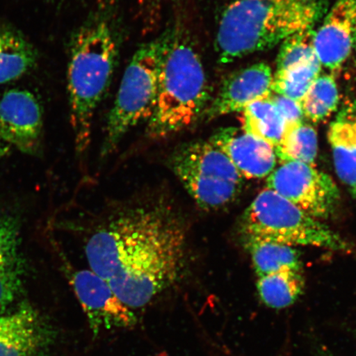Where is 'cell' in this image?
<instances>
[{
  "instance_id": "obj_1",
  "label": "cell",
  "mask_w": 356,
  "mask_h": 356,
  "mask_svg": "<svg viewBox=\"0 0 356 356\" xmlns=\"http://www.w3.org/2000/svg\"><path fill=\"white\" fill-rule=\"evenodd\" d=\"M188 222L164 198L117 209L88 235L89 269L124 305L143 308L180 283L191 270Z\"/></svg>"
},
{
  "instance_id": "obj_2",
  "label": "cell",
  "mask_w": 356,
  "mask_h": 356,
  "mask_svg": "<svg viewBox=\"0 0 356 356\" xmlns=\"http://www.w3.org/2000/svg\"><path fill=\"white\" fill-rule=\"evenodd\" d=\"M119 49L118 24L109 7H99L89 13L70 39V121L79 154L90 145L93 118L110 87Z\"/></svg>"
},
{
  "instance_id": "obj_3",
  "label": "cell",
  "mask_w": 356,
  "mask_h": 356,
  "mask_svg": "<svg viewBox=\"0 0 356 356\" xmlns=\"http://www.w3.org/2000/svg\"><path fill=\"white\" fill-rule=\"evenodd\" d=\"M323 0H235L221 13L216 51L222 64L268 50L313 29Z\"/></svg>"
},
{
  "instance_id": "obj_4",
  "label": "cell",
  "mask_w": 356,
  "mask_h": 356,
  "mask_svg": "<svg viewBox=\"0 0 356 356\" xmlns=\"http://www.w3.org/2000/svg\"><path fill=\"white\" fill-rule=\"evenodd\" d=\"M160 70L157 100L147 122L146 135L161 140L195 126L211 102L202 58L185 26L177 22Z\"/></svg>"
},
{
  "instance_id": "obj_5",
  "label": "cell",
  "mask_w": 356,
  "mask_h": 356,
  "mask_svg": "<svg viewBox=\"0 0 356 356\" xmlns=\"http://www.w3.org/2000/svg\"><path fill=\"white\" fill-rule=\"evenodd\" d=\"M240 232L243 241L261 240L291 247L350 251L339 234L268 188L261 191L243 213Z\"/></svg>"
},
{
  "instance_id": "obj_6",
  "label": "cell",
  "mask_w": 356,
  "mask_h": 356,
  "mask_svg": "<svg viewBox=\"0 0 356 356\" xmlns=\"http://www.w3.org/2000/svg\"><path fill=\"white\" fill-rule=\"evenodd\" d=\"M169 35L168 29L153 41L142 44L124 71L114 105L106 119L101 149L102 158L113 154L133 127L148 122L152 115Z\"/></svg>"
},
{
  "instance_id": "obj_7",
  "label": "cell",
  "mask_w": 356,
  "mask_h": 356,
  "mask_svg": "<svg viewBox=\"0 0 356 356\" xmlns=\"http://www.w3.org/2000/svg\"><path fill=\"white\" fill-rule=\"evenodd\" d=\"M168 166L203 211H218L241 193L243 177L229 159L210 140L178 145Z\"/></svg>"
},
{
  "instance_id": "obj_8",
  "label": "cell",
  "mask_w": 356,
  "mask_h": 356,
  "mask_svg": "<svg viewBox=\"0 0 356 356\" xmlns=\"http://www.w3.org/2000/svg\"><path fill=\"white\" fill-rule=\"evenodd\" d=\"M266 188L273 190L315 219H327L340 202L332 178L314 165L300 162L280 164L267 177Z\"/></svg>"
},
{
  "instance_id": "obj_9",
  "label": "cell",
  "mask_w": 356,
  "mask_h": 356,
  "mask_svg": "<svg viewBox=\"0 0 356 356\" xmlns=\"http://www.w3.org/2000/svg\"><path fill=\"white\" fill-rule=\"evenodd\" d=\"M66 277L97 336L102 330L130 328L137 319L133 309L119 299L105 280L90 269H77L64 264Z\"/></svg>"
},
{
  "instance_id": "obj_10",
  "label": "cell",
  "mask_w": 356,
  "mask_h": 356,
  "mask_svg": "<svg viewBox=\"0 0 356 356\" xmlns=\"http://www.w3.org/2000/svg\"><path fill=\"white\" fill-rule=\"evenodd\" d=\"M42 106L32 92L11 89L0 96V140L26 154L42 145Z\"/></svg>"
},
{
  "instance_id": "obj_11",
  "label": "cell",
  "mask_w": 356,
  "mask_h": 356,
  "mask_svg": "<svg viewBox=\"0 0 356 356\" xmlns=\"http://www.w3.org/2000/svg\"><path fill=\"white\" fill-rule=\"evenodd\" d=\"M274 74L268 64L256 63L230 74L211 100L204 119L212 120L242 113L252 102L268 99L273 95Z\"/></svg>"
},
{
  "instance_id": "obj_12",
  "label": "cell",
  "mask_w": 356,
  "mask_h": 356,
  "mask_svg": "<svg viewBox=\"0 0 356 356\" xmlns=\"http://www.w3.org/2000/svg\"><path fill=\"white\" fill-rule=\"evenodd\" d=\"M356 0H337L314 35L316 56L323 68L337 72L354 47Z\"/></svg>"
},
{
  "instance_id": "obj_13",
  "label": "cell",
  "mask_w": 356,
  "mask_h": 356,
  "mask_svg": "<svg viewBox=\"0 0 356 356\" xmlns=\"http://www.w3.org/2000/svg\"><path fill=\"white\" fill-rule=\"evenodd\" d=\"M209 140L229 159L243 178L260 179L268 177L277 167L274 147L241 128L220 129Z\"/></svg>"
},
{
  "instance_id": "obj_14",
  "label": "cell",
  "mask_w": 356,
  "mask_h": 356,
  "mask_svg": "<svg viewBox=\"0 0 356 356\" xmlns=\"http://www.w3.org/2000/svg\"><path fill=\"white\" fill-rule=\"evenodd\" d=\"M46 339V327L32 307L0 314V356H33Z\"/></svg>"
},
{
  "instance_id": "obj_15",
  "label": "cell",
  "mask_w": 356,
  "mask_h": 356,
  "mask_svg": "<svg viewBox=\"0 0 356 356\" xmlns=\"http://www.w3.org/2000/svg\"><path fill=\"white\" fill-rule=\"evenodd\" d=\"M26 270L19 224L13 217L0 216V309L20 295Z\"/></svg>"
},
{
  "instance_id": "obj_16",
  "label": "cell",
  "mask_w": 356,
  "mask_h": 356,
  "mask_svg": "<svg viewBox=\"0 0 356 356\" xmlns=\"http://www.w3.org/2000/svg\"><path fill=\"white\" fill-rule=\"evenodd\" d=\"M38 62L34 47L19 31L0 24V84L15 81Z\"/></svg>"
},
{
  "instance_id": "obj_17",
  "label": "cell",
  "mask_w": 356,
  "mask_h": 356,
  "mask_svg": "<svg viewBox=\"0 0 356 356\" xmlns=\"http://www.w3.org/2000/svg\"><path fill=\"white\" fill-rule=\"evenodd\" d=\"M328 141L337 175L356 197V118L341 119L332 123Z\"/></svg>"
},
{
  "instance_id": "obj_18",
  "label": "cell",
  "mask_w": 356,
  "mask_h": 356,
  "mask_svg": "<svg viewBox=\"0 0 356 356\" xmlns=\"http://www.w3.org/2000/svg\"><path fill=\"white\" fill-rule=\"evenodd\" d=\"M241 123L243 131L267 142L275 149L282 140L286 127L270 97L246 106L242 111Z\"/></svg>"
},
{
  "instance_id": "obj_19",
  "label": "cell",
  "mask_w": 356,
  "mask_h": 356,
  "mask_svg": "<svg viewBox=\"0 0 356 356\" xmlns=\"http://www.w3.org/2000/svg\"><path fill=\"white\" fill-rule=\"evenodd\" d=\"M260 299L269 308L282 309L295 304L304 291L302 270H286L258 277Z\"/></svg>"
},
{
  "instance_id": "obj_20",
  "label": "cell",
  "mask_w": 356,
  "mask_h": 356,
  "mask_svg": "<svg viewBox=\"0 0 356 356\" xmlns=\"http://www.w3.org/2000/svg\"><path fill=\"white\" fill-rule=\"evenodd\" d=\"M244 242L258 277L282 270H302L300 254L295 247L261 240Z\"/></svg>"
},
{
  "instance_id": "obj_21",
  "label": "cell",
  "mask_w": 356,
  "mask_h": 356,
  "mask_svg": "<svg viewBox=\"0 0 356 356\" xmlns=\"http://www.w3.org/2000/svg\"><path fill=\"white\" fill-rule=\"evenodd\" d=\"M318 149L317 132L311 124L302 122L286 127L275 150L280 164L300 162L314 165Z\"/></svg>"
},
{
  "instance_id": "obj_22",
  "label": "cell",
  "mask_w": 356,
  "mask_h": 356,
  "mask_svg": "<svg viewBox=\"0 0 356 356\" xmlns=\"http://www.w3.org/2000/svg\"><path fill=\"white\" fill-rule=\"evenodd\" d=\"M339 102V91L332 74H320L314 80L301 102L304 117L318 123L336 111Z\"/></svg>"
},
{
  "instance_id": "obj_23",
  "label": "cell",
  "mask_w": 356,
  "mask_h": 356,
  "mask_svg": "<svg viewBox=\"0 0 356 356\" xmlns=\"http://www.w3.org/2000/svg\"><path fill=\"white\" fill-rule=\"evenodd\" d=\"M321 70L318 57L291 68L278 70L274 74L273 91L300 104L312 83L321 74Z\"/></svg>"
},
{
  "instance_id": "obj_24",
  "label": "cell",
  "mask_w": 356,
  "mask_h": 356,
  "mask_svg": "<svg viewBox=\"0 0 356 356\" xmlns=\"http://www.w3.org/2000/svg\"><path fill=\"white\" fill-rule=\"evenodd\" d=\"M314 35L313 29L305 30L291 35L280 43L277 71L291 68L317 57L314 49Z\"/></svg>"
},
{
  "instance_id": "obj_25",
  "label": "cell",
  "mask_w": 356,
  "mask_h": 356,
  "mask_svg": "<svg viewBox=\"0 0 356 356\" xmlns=\"http://www.w3.org/2000/svg\"><path fill=\"white\" fill-rule=\"evenodd\" d=\"M270 99L277 108L286 127L304 122V113L299 102L275 92L270 95Z\"/></svg>"
},
{
  "instance_id": "obj_26",
  "label": "cell",
  "mask_w": 356,
  "mask_h": 356,
  "mask_svg": "<svg viewBox=\"0 0 356 356\" xmlns=\"http://www.w3.org/2000/svg\"><path fill=\"white\" fill-rule=\"evenodd\" d=\"M10 152V146L0 140V159L6 157Z\"/></svg>"
},
{
  "instance_id": "obj_27",
  "label": "cell",
  "mask_w": 356,
  "mask_h": 356,
  "mask_svg": "<svg viewBox=\"0 0 356 356\" xmlns=\"http://www.w3.org/2000/svg\"><path fill=\"white\" fill-rule=\"evenodd\" d=\"M354 50L356 51V22H355V33H354Z\"/></svg>"
}]
</instances>
